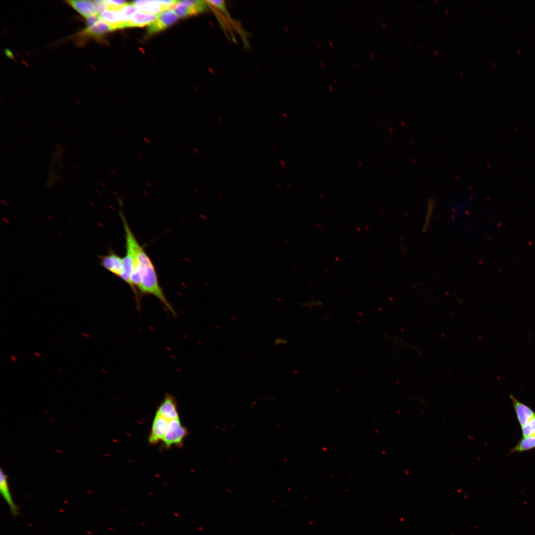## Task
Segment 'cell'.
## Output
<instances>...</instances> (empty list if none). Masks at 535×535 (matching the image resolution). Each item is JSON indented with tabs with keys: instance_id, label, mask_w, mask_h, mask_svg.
I'll return each mask as SVG.
<instances>
[{
	"instance_id": "6da1fadb",
	"label": "cell",
	"mask_w": 535,
	"mask_h": 535,
	"mask_svg": "<svg viewBox=\"0 0 535 535\" xmlns=\"http://www.w3.org/2000/svg\"><path fill=\"white\" fill-rule=\"evenodd\" d=\"M138 272L140 279L139 294L151 295L162 303L167 311L174 316L176 313L166 298L160 285L155 268L150 257L138 241L136 244Z\"/></svg>"
},
{
	"instance_id": "7a4b0ae2",
	"label": "cell",
	"mask_w": 535,
	"mask_h": 535,
	"mask_svg": "<svg viewBox=\"0 0 535 535\" xmlns=\"http://www.w3.org/2000/svg\"><path fill=\"white\" fill-rule=\"evenodd\" d=\"M188 433L186 428L182 425L179 417L169 421L168 428L162 441L166 449L172 446L181 447L183 440Z\"/></svg>"
},
{
	"instance_id": "3957f363",
	"label": "cell",
	"mask_w": 535,
	"mask_h": 535,
	"mask_svg": "<svg viewBox=\"0 0 535 535\" xmlns=\"http://www.w3.org/2000/svg\"><path fill=\"white\" fill-rule=\"evenodd\" d=\"M65 2L86 18L99 15L107 8L104 0H66Z\"/></svg>"
},
{
	"instance_id": "277c9868",
	"label": "cell",
	"mask_w": 535,
	"mask_h": 535,
	"mask_svg": "<svg viewBox=\"0 0 535 535\" xmlns=\"http://www.w3.org/2000/svg\"><path fill=\"white\" fill-rule=\"evenodd\" d=\"M208 5L213 8V9L216 12V14L218 16V19L223 23L222 25L226 22V23H230L231 26H232L236 30H237L239 35L243 39V42L247 47L248 46V41L245 35V32L241 28L240 25L236 23L230 15L229 13L227 11L226 8L225 1L224 0H205Z\"/></svg>"
},
{
	"instance_id": "5b68a950",
	"label": "cell",
	"mask_w": 535,
	"mask_h": 535,
	"mask_svg": "<svg viewBox=\"0 0 535 535\" xmlns=\"http://www.w3.org/2000/svg\"><path fill=\"white\" fill-rule=\"evenodd\" d=\"M178 16L172 8L164 10L157 14L155 20L148 27L150 34L160 32L175 23Z\"/></svg>"
},
{
	"instance_id": "8992f818",
	"label": "cell",
	"mask_w": 535,
	"mask_h": 535,
	"mask_svg": "<svg viewBox=\"0 0 535 535\" xmlns=\"http://www.w3.org/2000/svg\"><path fill=\"white\" fill-rule=\"evenodd\" d=\"M114 30L112 26L100 18L92 26H86L84 30L77 34L76 37L82 39L88 38L99 39L107 33Z\"/></svg>"
},
{
	"instance_id": "52a82bcc",
	"label": "cell",
	"mask_w": 535,
	"mask_h": 535,
	"mask_svg": "<svg viewBox=\"0 0 535 535\" xmlns=\"http://www.w3.org/2000/svg\"><path fill=\"white\" fill-rule=\"evenodd\" d=\"M99 263L104 268L119 277L122 268V258L109 249L107 255L98 256Z\"/></svg>"
},
{
	"instance_id": "ba28073f",
	"label": "cell",
	"mask_w": 535,
	"mask_h": 535,
	"mask_svg": "<svg viewBox=\"0 0 535 535\" xmlns=\"http://www.w3.org/2000/svg\"><path fill=\"white\" fill-rule=\"evenodd\" d=\"M168 421L179 418L176 399L172 395L166 393L164 399L159 405L156 414Z\"/></svg>"
},
{
	"instance_id": "9c48e42d",
	"label": "cell",
	"mask_w": 535,
	"mask_h": 535,
	"mask_svg": "<svg viewBox=\"0 0 535 535\" xmlns=\"http://www.w3.org/2000/svg\"><path fill=\"white\" fill-rule=\"evenodd\" d=\"M169 421L156 414L148 437V441L150 444H156L162 441L168 428Z\"/></svg>"
},
{
	"instance_id": "30bf717a",
	"label": "cell",
	"mask_w": 535,
	"mask_h": 535,
	"mask_svg": "<svg viewBox=\"0 0 535 535\" xmlns=\"http://www.w3.org/2000/svg\"><path fill=\"white\" fill-rule=\"evenodd\" d=\"M510 398L521 428L535 417V412L531 408L518 400L512 394L510 395Z\"/></svg>"
},
{
	"instance_id": "8fae6325",
	"label": "cell",
	"mask_w": 535,
	"mask_h": 535,
	"mask_svg": "<svg viewBox=\"0 0 535 535\" xmlns=\"http://www.w3.org/2000/svg\"><path fill=\"white\" fill-rule=\"evenodd\" d=\"M157 15H153L138 11L134 13L131 19L125 23V28L142 27L149 25L154 22Z\"/></svg>"
},
{
	"instance_id": "7c38bea8",
	"label": "cell",
	"mask_w": 535,
	"mask_h": 535,
	"mask_svg": "<svg viewBox=\"0 0 535 535\" xmlns=\"http://www.w3.org/2000/svg\"><path fill=\"white\" fill-rule=\"evenodd\" d=\"M0 490L2 496L8 504L10 511L13 516L18 514V508L15 504L11 497L8 484L7 481V477L2 469L0 472Z\"/></svg>"
},
{
	"instance_id": "4fadbf2b",
	"label": "cell",
	"mask_w": 535,
	"mask_h": 535,
	"mask_svg": "<svg viewBox=\"0 0 535 535\" xmlns=\"http://www.w3.org/2000/svg\"><path fill=\"white\" fill-rule=\"evenodd\" d=\"M139 11L156 15L164 10L159 0H137L132 2Z\"/></svg>"
},
{
	"instance_id": "5bb4252c",
	"label": "cell",
	"mask_w": 535,
	"mask_h": 535,
	"mask_svg": "<svg viewBox=\"0 0 535 535\" xmlns=\"http://www.w3.org/2000/svg\"><path fill=\"white\" fill-rule=\"evenodd\" d=\"M99 18L112 26L116 30L124 28V25L119 19L117 9L107 8L99 15Z\"/></svg>"
},
{
	"instance_id": "9a60e30c",
	"label": "cell",
	"mask_w": 535,
	"mask_h": 535,
	"mask_svg": "<svg viewBox=\"0 0 535 535\" xmlns=\"http://www.w3.org/2000/svg\"><path fill=\"white\" fill-rule=\"evenodd\" d=\"M179 2L187 7L190 16L206 11L208 6L205 0H181Z\"/></svg>"
},
{
	"instance_id": "2e32d148",
	"label": "cell",
	"mask_w": 535,
	"mask_h": 535,
	"mask_svg": "<svg viewBox=\"0 0 535 535\" xmlns=\"http://www.w3.org/2000/svg\"><path fill=\"white\" fill-rule=\"evenodd\" d=\"M120 22L125 28L124 24L128 21L133 15L139 10L132 2L126 3L124 5L117 9Z\"/></svg>"
},
{
	"instance_id": "e0dca14e",
	"label": "cell",
	"mask_w": 535,
	"mask_h": 535,
	"mask_svg": "<svg viewBox=\"0 0 535 535\" xmlns=\"http://www.w3.org/2000/svg\"><path fill=\"white\" fill-rule=\"evenodd\" d=\"M535 448V435L523 437L518 441L515 446L510 451V454L521 453L532 450Z\"/></svg>"
},
{
	"instance_id": "ac0fdd59",
	"label": "cell",
	"mask_w": 535,
	"mask_h": 535,
	"mask_svg": "<svg viewBox=\"0 0 535 535\" xmlns=\"http://www.w3.org/2000/svg\"><path fill=\"white\" fill-rule=\"evenodd\" d=\"M523 437L535 435V417L526 426L521 428Z\"/></svg>"
},
{
	"instance_id": "d6986e66",
	"label": "cell",
	"mask_w": 535,
	"mask_h": 535,
	"mask_svg": "<svg viewBox=\"0 0 535 535\" xmlns=\"http://www.w3.org/2000/svg\"><path fill=\"white\" fill-rule=\"evenodd\" d=\"M10 358L11 360L13 362H16L17 361V358L15 355H10Z\"/></svg>"
},
{
	"instance_id": "ffe728a7",
	"label": "cell",
	"mask_w": 535,
	"mask_h": 535,
	"mask_svg": "<svg viewBox=\"0 0 535 535\" xmlns=\"http://www.w3.org/2000/svg\"><path fill=\"white\" fill-rule=\"evenodd\" d=\"M81 334H82V335H83V336L84 337H86V338H90V335H89V334L88 333H86V332H82V333H81Z\"/></svg>"
},
{
	"instance_id": "44dd1931",
	"label": "cell",
	"mask_w": 535,
	"mask_h": 535,
	"mask_svg": "<svg viewBox=\"0 0 535 535\" xmlns=\"http://www.w3.org/2000/svg\"><path fill=\"white\" fill-rule=\"evenodd\" d=\"M34 355H35L36 356H37L38 357H41V354L40 353H39V352H34Z\"/></svg>"
},
{
	"instance_id": "7402d4cb",
	"label": "cell",
	"mask_w": 535,
	"mask_h": 535,
	"mask_svg": "<svg viewBox=\"0 0 535 535\" xmlns=\"http://www.w3.org/2000/svg\"><path fill=\"white\" fill-rule=\"evenodd\" d=\"M280 163H281V164H282V167H283V168H284L285 169H286V167H285V164H284V162L283 161V160H280Z\"/></svg>"
},
{
	"instance_id": "603a6c76",
	"label": "cell",
	"mask_w": 535,
	"mask_h": 535,
	"mask_svg": "<svg viewBox=\"0 0 535 535\" xmlns=\"http://www.w3.org/2000/svg\"><path fill=\"white\" fill-rule=\"evenodd\" d=\"M328 89H329V90L331 92H333V89L332 88L331 86H330V85L328 86Z\"/></svg>"
},
{
	"instance_id": "cb8c5ba5",
	"label": "cell",
	"mask_w": 535,
	"mask_h": 535,
	"mask_svg": "<svg viewBox=\"0 0 535 535\" xmlns=\"http://www.w3.org/2000/svg\"><path fill=\"white\" fill-rule=\"evenodd\" d=\"M370 55H371V57H372L373 58V59H374V58H375V57H374V54H373V53H370Z\"/></svg>"
},
{
	"instance_id": "d4e9b609",
	"label": "cell",
	"mask_w": 535,
	"mask_h": 535,
	"mask_svg": "<svg viewBox=\"0 0 535 535\" xmlns=\"http://www.w3.org/2000/svg\"><path fill=\"white\" fill-rule=\"evenodd\" d=\"M382 26H383L384 28L386 29L387 28L386 24L384 22H383L382 23Z\"/></svg>"
},
{
	"instance_id": "484cf974",
	"label": "cell",
	"mask_w": 535,
	"mask_h": 535,
	"mask_svg": "<svg viewBox=\"0 0 535 535\" xmlns=\"http://www.w3.org/2000/svg\"><path fill=\"white\" fill-rule=\"evenodd\" d=\"M328 43H329V45H330V46H331V47H334V46H333V43H332V42H331L330 41H328Z\"/></svg>"
},
{
	"instance_id": "4316f807",
	"label": "cell",
	"mask_w": 535,
	"mask_h": 535,
	"mask_svg": "<svg viewBox=\"0 0 535 535\" xmlns=\"http://www.w3.org/2000/svg\"><path fill=\"white\" fill-rule=\"evenodd\" d=\"M320 64L322 68H324V66L322 62H320Z\"/></svg>"
},
{
	"instance_id": "83f0119b",
	"label": "cell",
	"mask_w": 535,
	"mask_h": 535,
	"mask_svg": "<svg viewBox=\"0 0 535 535\" xmlns=\"http://www.w3.org/2000/svg\"><path fill=\"white\" fill-rule=\"evenodd\" d=\"M333 81L335 84L337 83V79H336L335 78H333Z\"/></svg>"
},
{
	"instance_id": "f1b7e54d",
	"label": "cell",
	"mask_w": 535,
	"mask_h": 535,
	"mask_svg": "<svg viewBox=\"0 0 535 535\" xmlns=\"http://www.w3.org/2000/svg\"><path fill=\"white\" fill-rule=\"evenodd\" d=\"M316 44H317V46L318 47V48H319V49H321V46H320V45H319V43L317 42V43Z\"/></svg>"
},
{
	"instance_id": "f546056e",
	"label": "cell",
	"mask_w": 535,
	"mask_h": 535,
	"mask_svg": "<svg viewBox=\"0 0 535 535\" xmlns=\"http://www.w3.org/2000/svg\"><path fill=\"white\" fill-rule=\"evenodd\" d=\"M460 74H461V76H463V75H464V73H463L462 72H460Z\"/></svg>"
},
{
	"instance_id": "4dcf8cb0",
	"label": "cell",
	"mask_w": 535,
	"mask_h": 535,
	"mask_svg": "<svg viewBox=\"0 0 535 535\" xmlns=\"http://www.w3.org/2000/svg\"><path fill=\"white\" fill-rule=\"evenodd\" d=\"M434 53L436 54V55H437L438 54L436 51L434 50Z\"/></svg>"
},
{
	"instance_id": "1f68e13d",
	"label": "cell",
	"mask_w": 535,
	"mask_h": 535,
	"mask_svg": "<svg viewBox=\"0 0 535 535\" xmlns=\"http://www.w3.org/2000/svg\"><path fill=\"white\" fill-rule=\"evenodd\" d=\"M57 370L59 372L60 371V372H62V371H61L60 369L59 370L58 369H57Z\"/></svg>"
}]
</instances>
